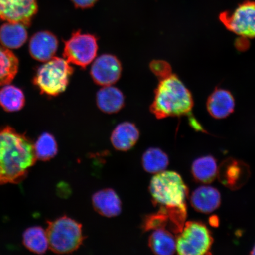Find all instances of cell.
Here are the masks:
<instances>
[{"instance_id": "1", "label": "cell", "mask_w": 255, "mask_h": 255, "mask_svg": "<svg viewBox=\"0 0 255 255\" xmlns=\"http://www.w3.org/2000/svg\"><path fill=\"white\" fill-rule=\"evenodd\" d=\"M37 159L27 136L9 126L0 129V184L21 183Z\"/></svg>"}, {"instance_id": "2", "label": "cell", "mask_w": 255, "mask_h": 255, "mask_svg": "<svg viewBox=\"0 0 255 255\" xmlns=\"http://www.w3.org/2000/svg\"><path fill=\"white\" fill-rule=\"evenodd\" d=\"M194 105L191 92L175 75L161 79L155 90L151 113L158 119L189 116Z\"/></svg>"}, {"instance_id": "3", "label": "cell", "mask_w": 255, "mask_h": 255, "mask_svg": "<svg viewBox=\"0 0 255 255\" xmlns=\"http://www.w3.org/2000/svg\"><path fill=\"white\" fill-rule=\"evenodd\" d=\"M149 191L156 206L173 207L186 205L189 189L176 172L163 171L152 177Z\"/></svg>"}, {"instance_id": "4", "label": "cell", "mask_w": 255, "mask_h": 255, "mask_svg": "<svg viewBox=\"0 0 255 255\" xmlns=\"http://www.w3.org/2000/svg\"><path fill=\"white\" fill-rule=\"evenodd\" d=\"M65 58L54 57L44 62L35 75L33 83L41 94L57 97L66 91L74 69Z\"/></svg>"}, {"instance_id": "5", "label": "cell", "mask_w": 255, "mask_h": 255, "mask_svg": "<svg viewBox=\"0 0 255 255\" xmlns=\"http://www.w3.org/2000/svg\"><path fill=\"white\" fill-rule=\"evenodd\" d=\"M46 232L49 248L56 254L73 253L85 239L82 225L66 216L48 221Z\"/></svg>"}, {"instance_id": "6", "label": "cell", "mask_w": 255, "mask_h": 255, "mask_svg": "<svg viewBox=\"0 0 255 255\" xmlns=\"http://www.w3.org/2000/svg\"><path fill=\"white\" fill-rule=\"evenodd\" d=\"M213 242L211 232L204 223L188 222L176 239V251L181 255L209 254Z\"/></svg>"}, {"instance_id": "7", "label": "cell", "mask_w": 255, "mask_h": 255, "mask_svg": "<svg viewBox=\"0 0 255 255\" xmlns=\"http://www.w3.org/2000/svg\"><path fill=\"white\" fill-rule=\"evenodd\" d=\"M98 50V37L79 30L64 41L63 58L69 63L86 69L97 57Z\"/></svg>"}, {"instance_id": "8", "label": "cell", "mask_w": 255, "mask_h": 255, "mask_svg": "<svg viewBox=\"0 0 255 255\" xmlns=\"http://www.w3.org/2000/svg\"><path fill=\"white\" fill-rule=\"evenodd\" d=\"M220 20L231 31L244 38H255V2L247 1L234 11L220 15Z\"/></svg>"}, {"instance_id": "9", "label": "cell", "mask_w": 255, "mask_h": 255, "mask_svg": "<svg viewBox=\"0 0 255 255\" xmlns=\"http://www.w3.org/2000/svg\"><path fill=\"white\" fill-rule=\"evenodd\" d=\"M38 11L37 0H0V19L28 27Z\"/></svg>"}, {"instance_id": "10", "label": "cell", "mask_w": 255, "mask_h": 255, "mask_svg": "<svg viewBox=\"0 0 255 255\" xmlns=\"http://www.w3.org/2000/svg\"><path fill=\"white\" fill-rule=\"evenodd\" d=\"M122 72V65L117 56L104 54L94 60L90 74L96 84L106 87L119 81Z\"/></svg>"}, {"instance_id": "11", "label": "cell", "mask_w": 255, "mask_h": 255, "mask_svg": "<svg viewBox=\"0 0 255 255\" xmlns=\"http://www.w3.org/2000/svg\"><path fill=\"white\" fill-rule=\"evenodd\" d=\"M219 180L231 190H237L247 183L250 171L244 162L229 158L223 161L218 168Z\"/></svg>"}, {"instance_id": "12", "label": "cell", "mask_w": 255, "mask_h": 255, "mask_svg": "<svg viewBox=\"0 0 255 255\" xmlns=\"http://www.w3.org/2000/svg\"><path fill=\"white\" fill-rule=\"evenodd\" d=\"M58 47L59 40L55 34L49 31H41L31 38L29 52L34 59L46 62L55 57Z\"/></svg>"}, {"instance_id": "13", "label": "cell", "mask_w": 255, "mask_h": 255, "mask_svg": "<svg viewBox=\"0 0 255 255\" xmlns=\"http://www.w3.org/2000/svg\"><path fill=\"white\" fill-rule=\"evenodd\" d=\"M235 107V99L231 92L221 88L215 89L207 102V111L216 119L228 117L234 112Z\"/></svg>"}, {"instance_id": "14", "label": "cell", "mask_w": 255, "mask_h": 255, "mask_svg": "<svg viewBox=\"0 0 255 255\" xmlns=\"http://www.w3.org/2000/svg\"><path fill=\"white\" fill-rule=\"evenodd\" d=\"M96 211L107 218L119 216L122 210V203L116 191L111 189L101 190L95 193L92 198Z\"/></svg>"}, {"instance_id": "15", "label": "cell", "mask_w": 255, "mask_h": 255, "mask_svg": "<svg viewBox=\"0 0 255 255\" xmlns=\"http://www.w3.org/2000/svg\"><path fill=\"white\" fill-rule=\"evenodd\" d=\"M190 202L191 206L197 212L212 213L221 205V194L214 187L201 186L191 194Z\"/></svg>"}, {"instance_id": "16", "label": "cell", "mask_w": 255, "mask_h": 255, "mask_svg": "<svg viewBox=\"0 0 255 255\" xmlns=\"http://www.w3.org/2000/svg\"><path fill=\"white\" fill-rule=\"evenodd\" d=\"M139 138V131L134 124L124 122L118 125L111 136V141L117 150L127 151L134 146Z\"/></svg>"}, {"instance_id": "17", "label": "cell", "mask_w": 255, "mask_h": 255, "mask_svg": "<svg viewBox=\"0 0 255 255\" xmlns=\"http://www.w3.org/2000/svg\"><path fill=\"white\" fill-rule=\"evenodd\" d=\"M97 106L106 114H115L122 110L125 105V97L119 89L113 86L103 87L96 97Z\"/></svg>"}, {"instance_id": "18", "label": "cell", "mask_w": 255, "mask_h": 255, "mask_svg": "<svg viewBox=\"0 0 255 255\" xmlns=\"http://www.w3.org/2000/svg\"><path fill=\"white\" fill-rule=\"evenodd\" d=\"M27 38V32L23 24L7 23L0 28V42L8 49L21 47L26 42Z\"/></svg>"}, {"instance_id": "19", "label": "cell", "mask_w": 255, "mask_h": 255, "mask_svg": "<svg viewBox=\"0 0 255 255\" xmlns=\"http://www.w3.org/2000/svg\"><path fill=\"white\" fill-rule=\"evenodd\" d=\"M148 245L155 254L170 255L176 251V239L173 233L165 229H157L149 237Z\"/></svg>"}, {"instance_id": "20", "label": "cell", "mask_w": 255, "mask_h": 255, "mask_svg": "<svg viewBox=\"0 0 255 255\" xmlns=\"http://www.w3.org/2000/svg\"><path fill=\"white\" fill-rule=\"evenodd\" d=\"M191 172L194 179L198 182L208 184L218 176V167L216 159L212 156H205L194 161Z\"/></svg>"}, {"instance_id": "21", "label": "cell", "mask_w": 255, "mask_h": 255, "mask_svg": "<svg viewBox=\"0 0 255 255\" xmlns=\"http://www.w3.org/2000/svg\"><path fill=\"white\" fill-rule=\"evenodd\" d=\"M18 65V60L14 54L0 45V86L10 84L17 75Z\"/></svg>"}, {"instance_id": "22", "label": "cell", "mask_w": 255, "mask_h": 255, "mask_svg": "<svg viewBox=\"0 0 255 255\" xmlns=\"http://www.w3.org/2000/svg\"><path fill=\"white\" fill-rule=\"evenodd\" d=\"M25 101L23 91L14 86L8 84L0 89V106L8 113L23 109Z\"/></svg>"}, {"instance_id": "23", "label": "cell", "mask_w": 255, "mask_h": 255, "mask_svg": "<svg viewBox=\"0 0 255 255\" xmlns=\"http://www.w3.org/2000/svg\"><path fill=\"white\" fill-rule=\"evenodd\" d=\"M23 244L28 250L37 254H43L49 248L46 232L40 226L28 228L24 233Z\"/></svg>"}, {"instance_id": "24", "label": "cell", "mask_w": 255, "mask_h": 255, "mask_svg": "<svg viewBox=\"0 0 255 255\" xmlns=\"http://www.w3.org/2000/svg\"><path fill=\"white\" fill-rule=\"evenodd\" d=\"M168 163L167 155L157 148H149L143 154L142 158L143 168L149 173H161L167 167Z\"/></svg>"}, {"instance_id": "25", "label": "cell", "mask_w": 255, "mask_h": 255, "mask_svg": "<svg viewBox=\"0 0 255 255\" xmlns=\"http://www.w3.org/2000/svg\"><path fill=\"white\" fill-rule=\"evenodd\" d=\"M35 154L41 161H49L55 157L58 152V146L53 135L48 132L42 133L34 143Z\"/></svg>"}, {"instance_id": "26", "label": "cell", "mask_w": 255, "mask_h": 255, "mask_svg": "<svg viewBox=\"0 0 255 255\" xmlns=\"http://www.w3.org/2000/svg\"><path fill=\"white\" fill-rule=\"evenodd\" d=\"M151 71L161 79L171 75V68L169 64L162 60H154L150 63Z\"/></svg>"}, {"instance_id": "27", "label": "cell", "mask_w": 255, "mask_h": 255, "mask_svg": "<svg viewBox=\"0 0 255 255\" xmlns=\"http://www.w3.org/2000/svg\"><path fill=\"white\" fill-rule=\"evenodd\" d=\"M76 8L86 9L93 7L98 0H71Z\"/></svg>"}, {"instance_id": "28", "label": "cell", "mask_w": 255, "mask_h": 255, "mask_svg": "<svg viewBox=\"0 0 255 255\" xmlns=\"http://www.w3.org/2000/svg\"><path fill=\"white\" fill-rule=\"evenodd\" d=\"M250 254L251 255H255V245H254V247L253 248V250H252Z\"/></svg>"}]
</instances>
